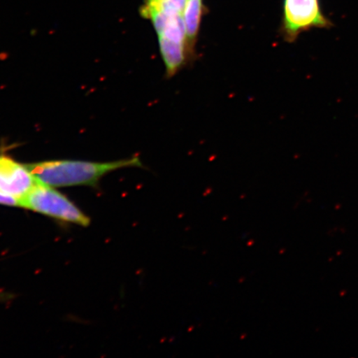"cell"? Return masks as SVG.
<instances>
[{
	"mask_svg": "<svg viewBox=\"0 0 358 358\" xmlns=\"http://www.w3.org/2000/svg\"><path fill=\"white\" fill-rule=\"evenodd\" d=\"M141 166V160L138 158L110 163L57 160L27 165L38 181L52 187L92 186L107 173L122 168Z\"/></svg>",
	"mask_w": 358,
	"mask_h": 358,
	"instance_id": "obj_1",
	"label": "cell"
},
{
	"mask_svg": "<svg viewBox=\"0 0 358 358\" xmlns=\"http://www.w3.org/2000/svg\"><path fill=\"white\" fill-rule=\"evenodd\" d=\"M19 207L46 215L57 220L87 227L90 218L64 194L52 187L37 181L19 201Z\"/></svg>",
	"mask_w": 358,
	"mask_h": 358,
	"instance_id": "obj_2",
	"label": "cell"
},
{
	"mask_svg": "<svg viewBox=\"0 0 358 358\" xmlns=\"http://www.w3.org/2000/svg\"><path fill=\"white\" fill-rule=\"evenodd\" d=\"M332 22L322 11L320 0H285L281 34L287 43L313 29H330Z\"/></svg>",
	"mask_w": 358,
	"mask_h": 358,
	"instance_id": "obj_3",
	"label": "cell"
},
{
	"mask_svg": "<svg viewBox=\"0 0 358 358\" xmlns=\"http://www.w3.org/2000/svg\"><path fill=\"white\" fill-rule=\"evenodd\" d=\"M37 179L27 165H22L6 156H0V192L17 200L33 189ZM20 205V203H19Z\"/></svg>",
	"mask_w": 358,
	"mask_h": 358,
	"instance_id": "obj_4",
	"label": "cell"
},
{
	"mask_svg": "<svg viewBox=\"0 0 358 358\" xmlns=\"http://www.w3.org/2000/svg\"><path fill=\"white\" fill-rule=\"evenodd\" d=\"M205 12L203 0H187L182 13L187 38V48L191 60L194 55L196 40H198L201 17Z\"/></svg>",
	"mask_w": 358,
	"mask_h": 358,
	"instance_id": "obj_5",
	"label": "cell"
},
{
	"mask_svg": "<svg viewBox=\"0 0 358 358\" xmlns=\"http://www.w3.org/2000/svg\"><path fill=\"white\" fill-rule=\"evenodd\" d=\"M187 0H145L141 15L149 20L154 15H182Z\"/></svg>",
	"mask_w": 358,
	"mask_h": 358,
	"instance_id": "obj_6",
	"label": "cell"
},
{
	"mask_svg": "<svg viewBox=\"0 0 358 358\" xmlns=\"http://www.w3.org/2000/svg\"><path fill=\"white\" fill-rule=\"evenodd\" d=\"M0 204L16 207V206H19V200L13 198L11 196L3 194L0 192Z\"/></svg>",
	"mask_w": 358,
	"mask_h": 358,
	"instance_id": "obj_7",
	"label": "cell"
}]
</instances>
